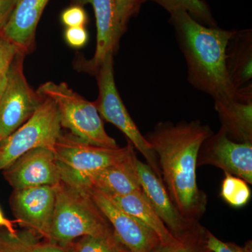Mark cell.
<instances>
[{"label":"cell","mask_w":252,"mask_h":252,"mask_svg":"<svg viewBox=\"0 0 252 252\" xmlns=\"http://www.w3.org/2000/svg\"><path fill=\"white\" fill-rule=\"evenodd\" d=\"M213 133L196 120L159 122L144 135L157 154L167 193L187 220L199 221L206 212L207 196L197 183V160L200 146Z\"/></svg>","instance_id":"6da1fadb"},{"label":"cell","mask_w":252,"mask_h":252,"mask_svg":"<svg viewBox=\"0 0 252 252\" xmlns=\"http://www.w3.org/2000/svg\"><path fill=\"white\" fill-rule=\"evenodd\" d=\"M170 21L193 87L215 102L252 100V89H238L227 65V47L236 31L203 26L185 11L170 14Z\"/></svg>","instance_id":"7a4b0ae2"},{"label":"cell","mask_w":252,"mask_h":252,"mask_svg":"<svg viewBox=\"0 0 252 252\" xmlns=\"http://www.w3.org/2000/svg\"><path fill=\"white\" fill-rule=\"evenodd\" d=\"M114 233L110 223L85 189L63 180L56 185L49 242L68 246L86 235L107 237Z\"/></svg>","instance_id":"3957f363"},{"label":"cell","mask_w":252,"mask_h":252,"mask_svg":"<svg viewBox=\"0 0 252 252\" xmlns=\"http://www.w3.org/2000/svg\"><path fill=\"white\" fill-rule=\"evenodd\" d=\"M38 94L52 99L59 110L61 127L86 143L104 148H119L104 129L94 102L78 94L64 82L47 81L38 88Z\"/></svg>","instance_id":"277c9868"},{"label":"cell","mask_w":252,"mask_h":252,"mask_svg":"<svg viewBox=\"0 0 252 252\" xmlns=\"http://www.w3.org/2000/svg\"><path fill=\"white\" fill-rule=\"evenodd\" d=\"M94 74L97 77L99 94L94 102L99 116L122 131L127 137V141L143 156L147 163L162 181L157 154L132 120L117 90L114 79L113 53L106 56Z\"/></svg>","instance_id":"5b68a950"},{"label":"cell","mask_w":252,"mask_h":252,"mask_svg":"<svg viewBox=\"0 0 252 252\" xmlns=\"http://www.w3.org/2000/svg\"><path fill=\"white\" fill-rule=\"evenodd\" d=\"M55 156L67 182L79 180L90 172L125 160L135 152L132 144L117 149L104 148L86 143L75 135L61 131L54 147Z\"/></svg>","instance_id":"8992f818"},{"label":"cell","mask_w":252,"mask_h":252,"mask_svg":"<svg viewBox=\"0 0 252 252\" xmlns=\"http://www.w3.org/2000/svg\"><path fill=\"white\" fill-rule=\"evenodd\" d=\"M59 110L52 99L45 97L31 119L0 144V171L31 149H54L61 132Z\"/></svg>","instance_id":"52a82bcc"},{"label":"cell","mask_w":252,"mask_h":252,"mask_svg":"<svg viewBox=\"0 0 252 252\" xmlns=\"http://www.w3.org/2000/svg\"><path fill=\"white\" fill-rule=\"evenodd\" d=\"M25 56L21 51H18L0 94L1 141L31 119L45 98L28 84L24 74Z\"/></svg>","instance_id":"ba28073f"},{"label":"cell","mask_w":252,"mask_h":252,"mask_svg":"<svg viewBox=\"0 0 252 252\" xmlns=\"http://www.w3.org/2000/svg\"><path fill=\"white\" fill-rule=\"evenodd\" d=\"M76 185L82 187L89 193L110 223L116 236L128 252H157L161 246L154 232L124 211L107 194L89 186Z\"/></svg>","instance_id":"9c48e42d"},{"label":"cell","mask_w":252,"mask_h":252,"mask_svg":"<svg viewBox=\"0 0 252 252\" xmlns=\"http://www.w3.org/2000/svg\"><path fill=\"white\" fill-rule=\"evenodd\" d=\"M56 186H40L13 190L10 207L16 222L36 238L49 240L56 202Z\"/></svg>","instance_id":"30bf717a"},{"label":"cell","mask_w":252,"mask_h":252,"mask_svg":"<svg viewBox=\"0 0 252 252\" xmlns=\"http://www.w3.org/2000/svg\"><path fill=\"white\" fill-rule=\"evenodd\" d=\"M135 169L146 198L170 233L178 241L198 233L204 228L200 221L187 220L172 201L162 181L147 162L135 159Z\"/></svg>","instance_id":"8fae6325"},{"label":"cell","mask_w":252,"mask_h":252,"mask_svg":"<svg viewBox=\"0 0 252 252\" xmlns=\"http://www.w3.org/2000/svg\"><path fill=\"white\" fill-rule=\"evenodd\" d=\"M212 165L252 185V143H240L228 138L220 128L200 146L197 167Z\"/></svg>","instance_id":"7c38bea8"},{"label":"cell","mask_w":252,"mask_h":252,"mask_svg":"<svg viewBox=\"0 0 252 252\" xmlns=\"http://www.w3.org/2000/svg\"><path fill=\"white\" fill-rule=\"evenodd\" d=\"M5 180L14 189L40 186H56L62 181V174L54 149H31L3 170Z\"/></svg>","instance_id":"4fadbf2b"},{"label":"cell","mask_w":252,"mask_h":252,"mask_svg":"<svg viewBox=\"0 0 252 252\" xmlns=\"http://www.w3.org/2000/svg\"><path fill=\"white\" fill-rule=\"evenodd\" d=\"M50 0H18L12 14L0 34L25 55L35 48L36 31Z\"/></svg>","instance_id":"5bb4252c"},{"label":"cell","mask_w":252,"mask_h":252,"mask_svg":"<svg viewBox=\"0 0 252 252\" xmlns=\"http://www.w3.org/2000/svg\"><path fill=\"white\" fill-rule=\"evenodd\" d=\"M77 5L90 4L94 8L97 27V44L94 58L87 61L86 70L95 73L109 53L114 54L123 32L118 23L114 0H72Z\"/></svg>","instance_id":"9a60e30c"},{"label":"cell","mask_w":252,"mask_h":252,"mask_svg":"<svg viewBox=\"0 0 252 252\" xmlns=\"http://www.w3.org/2000/svg\"><path fill=\"white\" fill-rule=\"evenodd\" d=\"M136 158L133 152L124 161L90 172L79 180L67 183L89 186L109 195H125L140 191L142 189L136 172Z\"/></svg>","instance_id":"2e32d148"},{"label":"cell","mask_w":252,"mask_h":252,"mask_svg":"<svg viewBox=\"0 0 252 252\" xmlns=\"http://www.w3.org/2000/svg\"><path fill=\"white\" fill-rule=\"evenodd\" d=\"M118 206L157 234L161 246H171L180 243L170 233L157 212L154 210L143 190L125 195H109Z\"/></svg>","instance_id":"e0dca14e"},{"label":"cell","mask_w":252,"mask_h":252,"mask_svg":"<svg viewBox=\"0 0 252 252\" xmlns=\"http://www.w3.org/2000/svg\"><path fill=\"white\" fill-rule=\"evenodd\" d=\"M220 128L228 138L240 143H252V101L215 102Z\"/></svg>","instance_id":"ac0fdd59"},{"label":"cell","mask_w":252,"mask_h":252,"mask_svg":"<svg viewBox=\"0 0 252 252\" xmlns=\"http://www.w3.org/2000/svg\"><path fill=\"white\" fill-rule=\"evenodd\" d=\"M227 65L233 82L240 90L252 79V37L250 32H236L227 47Z\"/></svg>","instance_id":"d6986e66"},{"label":"cell","mask_w":252,"mask_h":252,"mask_svg":"<svg viewBox=\"0 0 252 252\" xmlns=\"http://www.w3.org/2000/svg\"><path fill=\"white\" fill-rule=\"evenodd\" d=\"M146 1L157 3L170 14L175 11H185L198 22L205 23L209 27L216 26L210 9L202 0H142V3Z\"/></svg>","instance_id":"ffe728a7"},{"label":"cell","mask_w":252,"mask_h":252,"mask_svg":"<svg viewBox=\"0 0 252 252\" xmlns=\"http://www.w3.org/2000/svg\"><path fill=\"white\" fill-rule=\"evenodd\" d=\"M222 181L220 196L225 203L235 208L245 206L251 199V189L243 179L224 172Z\"/></svg>","instance_id":"44dd1931"},{"label":"cell","mask_w":252,"mask_h":252,"mask_svg":"<svg viewBox=\"0 0 252 252\" xmlns=\"http://www.w3.org/2000/svg\"><path fill=\"white\" fill-rule=\"evenodd\" d=\"M71 248L72 252H128L115 233L107 237L83 236Z\"/></svg>","instance_id":"7402d4cb"},{"label":"cell","mask_w":252,"mask_h":252,"mask_svg":"<svg viewBox=\"0 0 252 252\" xmlns=\"http://www.w3.org/2000/svg\"><path fill=\"white\" fill-rule=\"evenodd\" d=\"M21 252H72L70 245L64 246L53 242H39L31 233H19L15 236Z\"/></svg>","instance_id":"603a6c76"},{"label":"cell","mask_w":252,"mask_h":252,"mask_svg":"<svg viewBox=\"0 0 252 252\" xmlns=\"http://www.w3.org/2000/svg\"><path fill=\"white\" fill-rule=\"evenodd\" d=\"M207 229L204 227L198 233L171 246H160L157 252H210L206 245Z\"/></svg>","instance_id":"cb8c5ba5"},{"label":"cell","mask_w":252,"mask_h":252,"mask_svg":"<svg viewBox=\"0 0 252 252\" xmlns=\"http://www.w3.org/2000/svg\"><path fill=\"white\" fill-rule=\"evenodd\" d=\"M18 51L14 44L0 34V94L4 89L11 63Z\"/></svg>","instance_id":"d4e9b609"},{"label":"cell","mask_w":252,"mask_h":252,"mask_svg":"<svg viewBox=\"0 0 252 252\" xmlns=\"http://www.w3.org/2000/svg\"><path fill=\"white\" fill-rule=\"evenodd\" d=\"M206 245L211 252H252V242H247L245 246L242 247L230 242H223L207 230Z\"/></svg>","instance_id":"484cf974"},{"label":"cell","mask_w":252,"mask_h":252,"mask_svg":"<svg viewBox=\"0 0 252 252\" xmlns=\"http://www.w3.org/2000/svg\"><path fill=\"white\" fill-rule=\"evenodd\" d=\"M114 1L118 23L124 34L129 20L137 12L140 4L137 0H114Z\"/></svg>","instance_id":"4316f807"},{"label":"cell","mask_w":252,"mask_h":252,"mask_svg":"<svg viewBox=\"0 0 252 252\" xmlns=\"http://www.w3.org/2000/svg\"><path fill=\"white\" fill-rule=\"evenodd\" d=\"M61 21L67 28L84 27L87 23V15L82 6L74 4L63 11Z\"/></svg>","instance_id":"83f0119b"},{"label":"cell","mask_w":252,"mask_h":252,"mask_svg":"<svg viewBox=\"0 0 252 252\" xmlns=\"http://www.w3.org/2000/svg\"><path fill=\"white\" fill-rule=\"evenodd\" d=\"M64 38L69 46L79 49L87 43L89 35L84 27L67 28Z\"/></svg>","instance_id":"f1b7e54d"},{"label":"cell","mask_w":252,"mask_h":252,"mask_svg":"<svg viewBox=\"0 0 252 252\" xmlns=\"http://www.w3.org/2000/svg\"><path fill=\"white\" fill-rule=\"evenodd\" d=\"M15 236L6 230L0 232V252H21Z\"/></svg>","instance_id":"f546056e"},{"label":"cell","mask_w":252,"mask_h":252,"mask_svg":"<svg viewBox=\"0 0 252 252\" xmlns=\"http://www.w3.org/2000/svg\"><path fill=\"white\" fill-rule=\"evenodd\" d=\"M18 0H0V31L12 14Z\"/></svg>","instance_id":"4dcf8cb0"},{"label":"cell","mask_w":252,"mask_h":252,"mask_svg":"<svg viewBox=\"0 0 252 252\" xmlns=\"http://www.w3.org/2000/svg\"><path fill=\"white\" fill-rule=\"evenodd\" d=\"M17 223L16 220H9L6 217H5L4 213H3L1 208H0V227L1 228H4L9 234L15 236L18 233L16 228H15V223Z\"/></svg>","instance_id":"1f68e13d"},{"label":"cell","mask_w":252,"mask_h":252,"mask_svg":"<svg viewBox=\"0 0 252 252\" xmlns=\"http://www.w3.org/2000/svg\"><path fill=\"white\" fill-rule=\"evenodd\" d=\"M137 1H138L139 4H142V0H137Z\"/></svg>","instance_id":"d6a6232c"},{"label":"cell","mask_w":252,"mask_h":252,"mask_svg":"<svg viewBox=\"0 0 252 252\" xmlns=\"http://www.w3.org/2000/svg\"><path fill=\"white\" fill-rule=\"evenodd\" d=\"M1 139H0V144H1Z\"/></svg>","instance_id":"836d02e7"},{"label":"cell","mask_w":252,"mask_h":252,"mask_svg":"<svg viewBox=\"0 0 252 252\" xmlns=\"http://www.w3.org/2000/svg\"></svg>","instance_id":"e575fe53"}]
</instances>
